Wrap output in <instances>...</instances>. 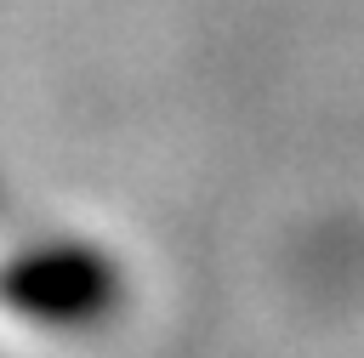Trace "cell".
<instances>
[{
    "label": "cell",
    "instance_id": "cell-1",
    "mask_svg": "<svg viewBox=\"0 0 364 358\" xmlns=\"http://www.w3.org/2000/svg\"><path fill=\"white\" fill-rule=\"evenodd\" d=\"M119 295H125V278H119L114 256L97 244H80V239L34 244V250L11 256L0 273L6 313L28 318L40 330H63V335L108 324L119 313Z\"/></svg>",
    "mask_w": 364,
    "mask_h": 358
}]
</instances>
